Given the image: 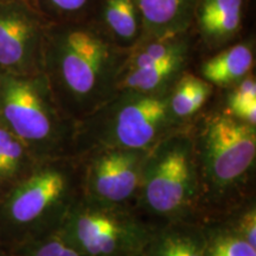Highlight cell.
<instances>
[{
    "label": "cell",
    "instance_id": "cell-1",
    "mask_svg": "<svg viewBox=\"0 0 256 256\" xmlns=\"http://www.w3.org/2000/svg\"><path fill=\"white\" fill-rule=\"evenodd\" d=\"M127 51L115 46L95 22L50 23L43 75L69 119L80 122L116 92Z\"/></svg>",
    "mask_w": 256,
    "mask_h": 256
},
{
    "label": "cell",
    "instance_id": "cell-2",
    "mask_svg": "<svg viewBox=\"0 0 256 256\" xmlns=\"http://www.w3.org/2000/svg\"><path fill=\"white\" fill-rule=\"evenodd\" d=\"M198 179V220L215 222L254 198L256 127L222 110L191 122Z\"/></svg>",
    "mask_w": 256,
    "mask_h": 256
},
{
    "label": "cell",
    "instance_id": "cell-3",
    "mask_svg": "<svg viewBox=\"0 0 256 256\" xmlns=\"http://www.w3.org/2000/svg\"><path fill=\"white\" fill-rule=\"evenodd\" d=\"M81 197L78 156L40 162L0 196V246L5 250L57 232Z\"/></svg>",
    "mask_w": 256,
    "mask_h": 256
},
{
    "label": "cell",
    "instance_id": "cell-4",
    "mask_svg": "<svg viewBox=\"0 0 256 256\" xmlns=\"http://www.w3.org/2000/svg\"><path fill=\"white\" fill-rule=\"evenodd\" d=\"M166 92L119 90L76 124L74 156L98 148L148 151L162 138L186 126L170 113Z\"/></svg>",
    "mask_w": 256,
    "mask_h": 256
},
{
    "label": "cell",
    "instance_id": "cell-5",
    "mask_svg": "<svg viewBox=\"0 0 256 256\" xmlns=\"http://www.w3.org/2000/svg\"><path fill=\"white\" fill-rule=\"evenodd\" d=\"M0 122L38 162L74 156L76 122L60 110L43 74L0 72Z\"/></svg>",
    "mask_w": 256,
    "mask_h": 256
},
{
    "label": "cell",
    "instance_id": "cell-6",
    "mask_svg": "<svg viewBox=\"0 0 256 256\" xmlns=\"http://www.w3.org/2000/svg\"><path fill=\"white\" fill-rule=\"evenodd\" d=\"M136 209L153 222L198 220L191 124L174 130L147 151Z\"/></svg>",
    "mask_w": 256,
    "mask_h": 256
},
{
    "label": "cell",
    "instance_id": "cell-7",
    "mask_svg": "<svg viewBox=\"0 0 256 256\" xmlns=\"http://www.w3.org/2000/svg\"><path fill=\"white\" fill-rule=\"evenodd\" d=\"M156 224L136 208L81 197L58 232L86 256H142Z\"/></svg>",
    "mask_w": 256,
    "mask_h": 256
},
{
    "label": "cell",
    "instance_id": "cell-8",
    "mask_svg": "<svg viewBox=\"0 0 256 256\" xmlns=\"http://www.w3.org/2000/svg\"><path fill=\"white\" fill-rule=\"evenodd\" d=\"M147 151L98 148L78 158L82 168V197L96 203L136 208Z\"/></svg>",
    "mask_w": 256,
    "mask_h": 256
},
{
    "label": "cell",
    "instance_id": "cell-9",
    "mask_svg": "<svg viewBox=\"0 0 256 256\" xmlns=\"http://www.w3.org/2000/svg\"><path fill=\"white\" fill-rule=\"evenodd\" d=\"M50 23L30 0L0 2V72L16 76L43 74Z\"/></svg>",
    "mask_w": 256,
    "mask_h": 256
},
{
    "label": "cell",
    "instance_id": "cell-10",
    "mask_svg": "<svg viewBox=\"0 0 256 256\" xmlns=\"http://www.w3.org/2000/svg\"><path fill=\"white\" fill-rule=\"evenodd\" d=\"M248 0H196L192 24L209 49H222L236 40L244 23Z\"/></svg>",
    "mask_w": 256,
    "mask_h": 256
},
{
    "label": "cell",
    "instance_id": "cell-11",
    "mask_svg": "<svg viewBox=\"0 0 256 256\" xmlns=\"http://www.w3.org/2000/svg\"><path fill=\"white\" fill-rule=\"evenodd\" d=\"M206 230L198 220L156 222L142 256H206Z\"/></svg>",
    "mask_w": 256,
    "mask_h": 256
},
{
    "label": "cell",
    "instance_id": "cell-12",
    "mask_svg": "<svg viewBox=\"0 0 256 256\" xmlns=\"http://www.w3.org/2000/svg\"><path fill=\"white\" fill-rule=\"evenodd\" d=\"M254 64V42H238L222 48L204 60L200 68V76L214 87L228 89L252 74Z\"/></svg>",
    "mask_w": 256,
    "mask_h": 256
},
{
    "label": "cell",
    "instance_id": "cell-13",
    "mask_svg": "<svg viewBox=\"0 0 256 256\" xmlns=\"http://www.w3.org/2000/svg\"><path fill=\"white\" fill-rule=\"evenodd\" d=\"M136 4L144 36L168 37L188 32L196 0H136Z\"/></svg>",
    "mask_w": 256,
    "mask_h": 256
},
{
    "label": "cell",
    "instance_id": "cell-14",
    "mask_svg": "<svg viewBox=\"0 0 256 256\" xmlns=\"http://www.w3.org/2000/svg\"><path fill=\"white\" fill-rule=\"evenodd\" d=\"M98 26L122 50L142 40L144 26L136 0H102Z\"/></svg>",
    "mask_w": 256,
    "mask_h": 256
},
{
    "label": "cell",
    "instance_id": "cell-15",
    "mask_svg": "<svg viewBox=\"0 0 256 256\" xmlns=\"http://www.w3.org/2000/svg\"><path fill=\"white\" fill-rule=\"evenodd\" d=\"M214 88L200 76L185 70L170 90V113L179 124H191L210 100Z\"/></svg>",
    "mask_w": 256,
    "mask_h": 256
},
{
    "label": "cell",
    "instance_id": "cell-16",
    "mask_svg": "<svg viewBox=\"0 0 256 256\" xmlns=\"http://www.w3.org/2000/svg\"><path fill=\"white\" fill-rule=\"evenodd\" d=\"M38 162L28 147L0 122V196L30 174Z\"/></svg>",
    "mask_w": 256,
    "mask_h": 256
},
{
    "label": "cell",
    "instance_id": "cell-17",
    "mask_svg": "<svg viewBox=\"0 0 256 256\" xmlns=\"http://www.w3.org/2000/svg\"><path fill=\"white\" fill-rule=\"evenodd\" d=\"M203 224L206 256H256V247H252L223 220Z\"/></svg>",
    "mask_w": 256,
    "mask_h": 256
},
{
    "label": "cell",
    "instance_id": "cell-18",
    "mask_svg": "<svg viewBox=\"0 0 256 256\" xmlns=\"http://www.w3.org/2000/svg\"><path fill=\"white\" fill-rule=\"evenodd\" d=\"M223 112L242 122L256 127V80L254 74L226 89Z\"/></svg>",
    "mask_w": 256,
    "mask_h": 256
},
{
    "label": "cell",
    "instance_id": "cell-19",
    "mask_svg": "<svg viewBox=\"0 0 256 256\" xmlns=\"http://www.w3.org/2000/svg\"><path fill=\"white\" fill-rule=\"evenodd\" d=\"M4 256H86L63 238L60 232L5 249Z\"/></svg>",
    "mask_w": 256,
    "mask_h": 256
},
{
    "label": "cell",
    "instance_id": "cell-20",
    "mask_svg": "<svg viewBox=\"0 0 256 256\" xmlns=\"http://www.w3.org/2000/svg\"><path fill=\"white\" fill-rule=\"evenodd\" d=\"M34 8L51 23L81 20L92 0H30Z\"/></svg>",
    "mask_w": 256,
    "mask_h": 256
},
{
    "label": "cell",
    "instance_id": "cell-21",
    "mask_svg": "<svg viewBox=\"0 0 256 256\" xmlns=\"http://www.w3.org/2000/svg\"><path fill=\"white\" fill-rule=\"evenodd\" d=\"M241 235L246 241L256 247V204L252 198L228 216L220 220Z\"/></svg>",
    "mask_w": 256,
    "mask_h": 256
},
{
    "label": "cell",
    "instance_id": "cell-22",
    "mask_svg": "<svg viewBox=\"0 0 256 256\" xmlns=\"http://www.w3.org/2000/svg\"><path fill=\"white\" fill-rule=\"evenodd\" d=\"M4 249H2V246H0V256H4Z\"/></svg>",
    "mask_w": 256,
    "mask_h": 256
},
{
    "label": "cell",
    "instance_id": "cell-23",
    "mask_svg": "<svg viewBox=\"0 0 256 256\" xmlns=\"http://www.w3.org/2000/svg\"><path fill=\"white\" fill-rule=\"evenodd\" d=\"M14 2V0H0V2Z\"/></svg>",
    "mask_w": 256,
    "mask_h": 256
}]
</instances>
